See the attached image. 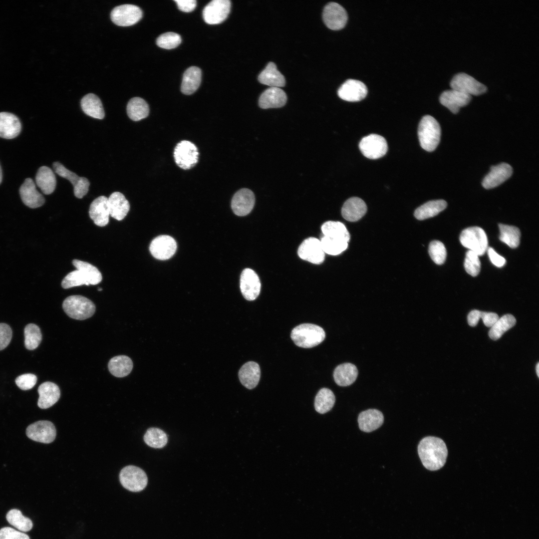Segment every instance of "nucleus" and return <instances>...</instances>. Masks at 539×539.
I'll return each instance as SVG.
<instances>
[{
  "mask_svg": "<svg viewBox=\"0 0 539 539\" xmlns=\"http://www.w3.org/2000/svg\"><path fill=\"white\" fill-rule=\"evenodd\" d=\"M323 20L325 25L332 30H339L345 25L347 14L345 9L339 4L331 2L327 4L323 9Z\"/></svg>",
  "mask_w": 539,
  "mask_h": 539,
  "instance_id": "ddd939ff",
  "label": "nucleus"
},
{
  "mask_svg": "<svg viewBox=\"0 0 539 539\" xmlns=\"http://www.w3.org/2000/svg\"><path fill=\"white\" fill-rule=\"evenodd\" d=\"M84 284L89 285L82 272L78 270L68 273L61 282V286L65 289Z\"/></svg>",
  "mask_w": 539,
  "mask_h": 539,
  "instance_id": "603ef678",
  "label": "nucleus"
},
{
  "mask_svg": "<svg viewBox=\"0 0 539 539\" xmlns=\"http://www.w3.org/2000/svg\"><path fill=\"white\" fill-rule=\"evenodd\" d=\"M119 479L122 486L132 492L142 491L148 483L145 472L141 468L132 465L126 466L121 470Z\"/></svg>",
  "mask_w": 539,
  "mask_h": 539,
  "instance_id": "423d86ee",
  "label": "nucleus"
},
{
  "mask_svg": "<svg viewBox=\"0 0 539 539\" xmlns=\"http://www.w3.org/2000/svg\"><path fill=\"white\" fill-rule=\"evenodd\" d=\"M6 519L11 525L20 531L28 532L32 528V521L23 516L18 510H10L6 514Z\"/></svg>",
  "mask_w": 539,
  "mask_h": 539,
  "instance_id": "49530a36",
  "label": "nucleus"
},
{
  "mask_svg": "<svg viewBox=\"0 0 539 539\" xmlns=\"http://www.w3.org/2000/svg\"><path fill=\"white\" fill-rule=\"evenodd\" d=\"M482 318L484 324L491 327L499 318L498 315L494 312H483L478 310H473L468 314L467 319L469 325L475 326L480 319Z\"/></svg>",
  "mask_w": 539,
  "mask_h": 539,
  "instance_id": "09e8293b",
  "label": "nucleus"
},
{
  "mask_svg": "<svg viewBox=\"0 0 539 539\" xmlns=\"http://www.w3.org/2000/svg\"><path fill=\"white\" fill-rule=\"evenodd\" d=\"M177 250V244L174 238L168 235H161L154 239L149 246L151 255L155 258L166 260L171 258Z\"/></svg>",
  "mask_w": 539,
  "mask_h": 539,
  "instance_id": "2eb2a0df",
  "label": "nucleus"
},
{
  "mask_svg": "<svg viewBox=\"0 0 539 539\" xmlns=\"http://www.w3.org/2000/svg\"><path fill=\"white\" fill-rule=\"evenodd\" d=\"M72 264L77 270L82 272L89 285L97 284L102 280L101 272L96 267L91 264L76 259L72 261Z\"/></svg>",
  "mask_w": 539,
  "mask_h": 539,
  "instance_id": "a19ab883",
  "label": "nucleus"
},
{
  "mask_svg": "<svg viewBox=\"0 0 539 539\" xmlns=\"http://www.w3.org/2000/svg\"><path fill=\"white\" fill-rule=\"evenodd\" d=\"M21 123L14 114L6 112H0V137L12 139L20 132Z\"/></svg>",
  "mask_w": 539,
  "mask_h": 539,
  "instance_id": "a878e982",
  "label": "nucleus"
},
{
  "mask_svg": "<svg viewBox=\"0 0 539 539\" xmlns=\"http://www.w3.org/2000/svg\"><path fill=\"white\" fill-rule=\"evenodd\" d=\"M56 429L53 424L46 420H40L29 425L26 428V436L32 440L50 443L56 437Z\"/></svg>",
  "mask_w": 539,
  "mask_h": 539,
  "instance_id": "f8f14e48",
  "label": "nucleus"
},
{
  "mask_svg": "<svg viewBox=\"0 0 539 539\" xmlns=\"http://www.w3.org/2000/svg\"><path fill=\"white\" fill-rule=\"evenodd\" d=\"M418 135L423 149L428 152L434 151L440 141L441 128L439 123L430 115L424 116L419 124Z\"/></svg>",
  "mask_w": 539,
  "mask_h": 539,
  "instance_id": "7ed1b4c3",
  "label": "nucleus"
},
{
  "mask_svg": "<svg viewBox=\"0 0 539 539\" xmlns=\"http://www.w3.org/2000/svg\"><path fill=\"white\" fill-rule=\"evenodd\" d=\"M464 268L466 272L473 276H477L480 272L481 263L479 256L469 250L466 254Z\"/></svg>",
  "mask_w": 539,
  "mask_h": 539,
  "instance_id": "864d4df0",
  "label": "nucleus"
},
{
  "mask_svg": "<svg viewBox=\"0 0 539 539\" xmlns=\"http://www.w3.org/2000/svg\"><path fill=\"white\" fill-rule=\"evenodd\" d=\"M80 104L86 115L98 119L104 118V110L102 102L97 95L93 93L86 94L82 98Z\"/></svg>",
  "mask_w": 539,
  "mask_h": 539,
  "instance_id": "72a5a7b5",
  "label": "nucleus"
},
{
  "mask_svg": "<svg viewBox=\"0 0 539 539\" xmlns=\"http://www.w3.org/2000/svg\"><path fill=\"white\" fill-rule=\"evenodd\" d=\"M24 345L28 350L36 348L41 342L42 335L39 327L35 324H27L24 330Z\"/></svg>",
  "mask_w": 539,
  "mask_h": 539,
  "instance_id": "de8ad7c7",
  "label": "nucleus"
},
{
  "mask_svg": "<svg viewBox=\"0 0 539 539\" xmlns=\"http://www.w3.org/2000/svg\"><path fill=\"white\" fill-rule=\"evenodd\" d=\"M240 382L245 387L252 389L259 383L261 370L259 364L254 361H249L244 364L239 371Z\"/></svg>",
  "mask_w": 539,
  "mask_h": 539,
  "instance_id": "c756f323",
  "label": "nucleus"
},
{
  "mask_svg": "<svg viewBox=\"0 0 539 539\" xmlns=\"http://www.w3.org/2000/svg\"><path fill=\"white\" fill-rule=\"evenodd\" d=\"M460 241L464 247L479 256L484 255L488 248L487 235L483 229L479 227H469L464 230L460 234Z\"/></svg>",
  "mask_w": 539,
  "mask_h": 539,
  "instance_id": "39448f33",
  "label": "nucleus"
},
{
  "mask_svg": "<svg viewBox=\"0 0 539 539\" xmlns=\"http://www.w3.org/2000/svg\"><path fill=\"white\" fill-rule=\"evenodd\" d=\"M201 69L196 66L189 67L184 72L181 86L182 92L190 95L199 88L201 81Z\"/></svg>",
  "mask_w": 539,
  "mask_h": 539,
  "instance_id": "473e14b6",
  "label": "nucleus"
},
{
  "mask_svg": "<svg viewBox=\"0 0 539 539\" xmlns=\"http://www.w3.org/2000/svg\"><path fill=\"white\" fill-rule=\"evenodd\" d=\"M367 206L364 201L358 197H351L347 200L341 209L342 217L349 222L360 220L366 213Z\"/></svg>",
  "mask_w": 539,
  "mask_h": 539,
  "instance_id": "cd10ccee",
  "label": "nucleus"
},
{
  "mask_svg": "<svg viewBox=\"0 0 539 539\" xmlns=\"http://www.w3.org/2000/svg\"><path fill=\"white\" fill-rule=\"evenodd\" d=\"M261 288L260 278L253 270L244 269L240 277V289L242 295L248 300H254L259 296Z\"/></svg>",
  "mask_w": 539,
  "mask_h": 539,
  "instance_id": "f3484780",
  "label": "nucleus"
},
{
  "mask_svg": "<svg viewBox=\"0 0 539 539\" xmlns=\"http://www.w3.org/2000/svg\"><path fill=\"white\" fill-rule=\"evenodd\" d=\"M255 203V197L253 192L250 189L243 188L234 194L231 202V207L236 215L244 216L252 211Z\"/></svg>",
  "mask_w": 539,
  "mask_h": 539,
  "instance_id": "6ab92c4d",
  "label": "nucleus"
},
{
  "mask_svg": "<svg viewBox=\"0 0 539 539\" xmlns=\"http://www.w3.org/2000/svg\"><path fill=\"white\" fill-rule=\"evenodd\" d=\"M231 7V2L229 0H213L210 1L203 11L204 21L209 24H217L223 22L227 18Z\"/></svg>",
  "mask_w": 539,
  "mask_h": 539,
  "instance_id": "9d476101",
  "label": "nucleus"
},
{
  "mask_svg": "<svg viewBox=\"0 0 539 539\" xmlns=\"http://www.w3.org/2000/svg\"><path fill=\"white\" fill-rule=\"evenodd\" d=\"M259 82L271 87H281L285 85L284 76L277 69L276 65L269 62L258 77Z\"/></svg>",
  "mask_w": 539,
  "mask_h": 539,
  "instance_id": "2f4dec72",
  "label": "nucleus"
},
{
  "mask_svg": "<svg viewBox=\"0 0 539 539\" xmlns=\"http://www.w3.org/2000/svg\"><path fill=\"white\" fill-rule=\"evenodd\" d=\"M382 413L375 409H369L361 412L358 417L360 429L365 432H371L379 428L383 423Z\"/></svg>",
  "mask_w": 539,
  "mask_h": 539,
  "instance_id": "bb28decb",
  "label": "nucleus"
},
{
  "mask_svg": "<svg viewBox=\"0 0 539 539\" xmlns=\"http://www.w3.org/2000/svg\"><path fill=\"white\" fill-rule=\"evenodd\" d=\"M37 381L36 376L31 373H27L18 376L15 379L16 385L21 390H27L31 389Z\"/></svg>",
  "mask_w": 539,
  "mask_h": 539,
  "instance_id": "5fc2aeb1",
  "label": "nucleus"
},
{
  "mask_svg": "<svg viewBox=\"0 0 539 539\" xmlns=\"http://www.w3.org/2000/svg\"><path fill=\"white\" fill-rule=\"evenodd\" d=\"M447 202L443 200L429 201L418 207L414 212L415 217L423 220L434 217L447 207Z\"/></svg>",
  "mask_w": 539,
  "mask_h": 539,
  "instance_id": "e433bc0d",
  "label": "nucleus"
},
{
  "mask_svg": "<svg viewBox=\"0 0 539 539\" xmlns=\"http://www.w3.org/2000/svg\"><path fill=\"white\" fill-rule=\"evenodd\" d=\"M358 374V369L355 365L350 363H344L335 368L333 378L338 385L347 386L355 382Z\"/></svg>",
  "mask_w": 539,
  "mask_h": 539,
  "instance_id": "7c9ffc66",
  "label": "nucleus"
},
{
  "mask_svg": "<svg viewBox=\"0 0 539 539\" xmlns=\"http://www.w3.org/2000/svg\"><path fill=\"white\" fill-rule=\"evenodd\" d=\"M516 323V319L513 315L507 314L502 316L491 327L488 333L490 338L494 340L499 339Z\"/></svg>",
  "mask_w": 539,
  "mask_h": 539,
  "instance_id": "79ce46f5",
  "label": "nucleus"
},
{
  "mask_svg": "<svg viewBox=\"0 0 539 539\" xmlns=\"http://www.w3.org/2000/svg\"><path fill=\"white\" fill-rule=\"evenodd\" d=\"M452 89L468 94L479 95L485 93L487 87L470 75L459 73L452 78L450 82Z\"/></svg>",
  "mask_w": 539,
  "mask_h": 539,
  "instance_id": "9b49d317",
  "label": "nucleus"
},
{
  "mask_svg": "<svg viewBox=\"0 0 539 539\" xmlns=\"http://www.w3.org/2000/svg\"><path fill=\"white\" fill-rule=\"evenodd\" d=\"M290 336L296 345L308 348L321 343L325 337V333L323 329L318 325L303 323L292 330Z\"/></svg>",
  "mask_w": 539,
  "mask_h": 539,
  "instance_id": "f03ea898",
  "label": "nucleus"
},
{
  "mask_svg": "<svg viewBox=\"0 0 539 539\" xmlns=\"http://www.w3.org/2000/svg\"><path fill=\"white\" fill-rule=\"evenodd\" d=\"M178 8L184 12H191L195 9L197 5L195 0H174Z\"/></svg>",
  "mask_w": 539,
  "mask_h": 539,
  "instance_id": "bf43d9fd",
  "label": "nucleus"
},
{
  "mask_svg": "<svg viewBox=\"0 0 539 539\" xmlns=\"http://www.w3.org/2000/svg\"><path fill=\"white\" fill-rule=\"evenodd\" d=\"M320 241L324 252L332 256L339 255L348 247V242L346 241L324 236H322Z\"/></svg>",
  "mask_w": 539,
  "mask_h": 539,
  "instance_id": "c03bdc74",
  "label": "nucleus"
},
{
  "mask_svg": "<svg viewBox=\"0 0 539 539\" xmlns=\"http://www.w3.org/2000/svg\"><path fill=\"white\" fill-rule=\"evenodd\" d=\"M53 167L56 174L71 182L73 186L74 194L76 197L81 199L87 194L90 185V183L87 178L79 177L58 162H54Z\"/></svg>",
  "mask_w": 539,
  "mask_h": 539,
  "instance_id": "dca6fc26",
  "label": "nucleus"
},
{
  "mask_svg": "<svg viewBox=\"0 0 539 539\" xmlns=\"http://www.w3.org/2000/svg\"><path fill=\"white\" fill-rule=\"evenodd\" d=\"M109 214L114 219L121 221L130 210V204L124 195L119 192L112 193L108 198Z\"/></svg>",
  "mask_w": 539,
  "mask_h": 539,
  "instance_id": "c85d7f7f",
  "label": "nucleus"
},
{
  "mask_svg": "<svg viewBox=\"0 0 539 539\" xmlns=\"http://www.w3.org/2000/svg\"><path fill=\"white\" fill-rule=\"evenodd\" d=\"M487 252L491 262L495 266L501 268L505 265V259L498 254L492 248L488 247Z\"/></svg>",
  "mask_w": 539,
  "mask_h": 539,
  "instance_id": "13d9d810",
  "label": "nucleus"
},
{
  "mask_svg": "<svg viewBox=\"0 0 539 539\" xmlns=\"http://www.w3.org/2000/svg\"><path fill=\"white\" fill-rule=\"evenodd\" d=\"M286 100V93L282 89L278 87H270L261 94L259 104L263 109L278 108L284 105Z\"/></svg>",
  "mask_w": 539,
  "mask_h": 539,
  "instance_id": "393cba45",
  "label": "nucleus"
},
{
  "mask_svg": "<svg viewBox=\"0 0 539 539\" xmlns=\"http://www.w3.org/2000/svg\"><path fill=\"white\" fill-rule=\"evenodd\" d=\"M536 370L537 376L539 377V363L538 362L536 366Z\"/></svg>",
  "mask_w": 539,
  "mask_h": 539,
  "instance_id": "052dcab7",
  "label": "nucleus"
},
{
  "mask_svg": "<svg viewBox=\"0 0 539 539\" xmlns=\"http://www.w3.org/2000/svg\"><path fill=\"white\" fill-rule=\"evenodd\" d=\"M19 194L23 203L30 208H38L43 205L45 200L36 190L33 181L27 178L19 188Z\"/></svg>",
  "mask_w": 539,
  "mask_h": 539,
  "instance_id": "4be33fe9",
  "label": "nucleus"
},
{
  "mask_svg": "<svg viewBox=\"0 0 539 539\" xmlns=\"http://www.w3.org/2000/svg\"><path fill=\"white\" fill-rule=\"evenodd\" d=\"M2 171H1V167H0V183L1 182V181H2Z\"/></svg>",
  "mask_w": 539,
  "mask_h": 539,
  "instance_id": "680f3d73",
  "label": "nucleus"
},
{
  "mask_svg": "<svg viewBox=\"0 0 539 539\" xmlns=\"http://www.w3.org/2000/svg\"><path fill=\"white\" fill-rule=\"evenodd\" d=\"M12 330L6 323H0V350L4 349L10 342Z\"/></svg>",
  "mask_w": 539,
  "mask_h": 539,
  "instance_id": "6e6d98bb",
  "label": "nucleus"
},
{
  "mask_svg": "<svg viewBox=\"0 0 539 539\" xmlns=\"http://www.w3.org/2000/svg\"><path fill=\"white\" fill-rule=\"evenodd\" d=\"M108 369L110 372L117 377H123L128 375L133 368V362L126 355H119L112 358L109 361Z\"/></svg>",
  "mask_w": 539,
  "mask_h": 539,
  "instance_id": "c9c22d12",
  "label": "nucleus"
},
{
  "mask_svg": "<svg viewBox=\"0 0 539 539\" xmlns=\"http://www.w3.org/2000/svg\"><path fill=\"white\" fill-rule=\"evenodd\" d=\"M500 240L511 248H516L520 244L521 233L516 227L500 224Z\"/></svg>",
  "mask_w": 539,
  "mask_h": 539,
  "instance_id": "37998d69",
  "label": "nucleus"
},
{
  "mask_svg": "<svg viewBox=\"0 0 539 539\" xmlns=\"http://www.w3.org/2000/svg\"><path fill=\"white\" fill-rule=\"evenodd\" d=\"M98 290L99 291H101V290H102V289L101 288H98Z\"/></svg>",
  "mask_w": 539,
  "mask_h": 539,
  "instance_id": "e2e57ef3",
  "label": "nucleus"
},
{
  "mask_svg": "<svg viewBox=\"0 0 539 539\" xmlns=\"http://www.w3.org/2000/svg\"><path fill=\"white\" fill-rule=\"evenodd\" d=\"M149 113L147 103L140 97L131 98L127 105V113L128 117L134 121H138L147 117Z\"/></svg>",
  "mask_w": 539,
  "mask_h": 539,
  "instance_id": "4c0bfd02",
  "label": "nucleus"
},
{
  "mask_svg": "<svg viewBox=\"0 0 539 539\" xmlns=\"http://www.w3.org/2000/svg\"><path fill=\"white\" fill-rule=\"evenodd\" d=\"M472 98L471 95L461 91L451 89L443 91L439 100L440 103L448 108L453 113H457L460 107L469 104Z\"/></svg>",
  "mask_w": 539,
  "mask_h": 539,
  "instance_id": "412c9836",
  "label": "nucleus"
},
{
  "mask_svg": "<svg viewBox=\"0 0 539 539\" xmlns=\"http://www.w3.org/2000/svg\"><path fill=\"white\" fill-rule=\"evenodd\" d=\"M144 441L149 446L154 448H162L168 442L166 434L157 428H150L144 436Z\"/></svg>",
  "mask_w": 539,
  "mask_h": 539,
  "instance_id": "a18cd8bd",
  "label": "nucleus"
},
{
  "mask_svg": "<svg viewBox=\"0 0 539 539\" xmlns=\"http://www.w3.org/2000/svg\"><path fill=\"white\" fill-rule=\"evenodd\" d=\"M297 254L301 259L314 264H320L324 260L325 253L320 241L313 237L307 238L302 242Z\"/></svg>",
  "mask_w": 539,
  "mask_h": 539,
  "instance_id": "4468645a",
  "label": "nucleus"
},
{
  "mask_svg": "<svg viewBox=\"0 0 539 539\" xmlns=\"http://www.w3.org/2000/svg\"><path fill=\"white\" fill-rule=\"evenodd\" d=\"M39 398L38 406L41 409H47L53 405L60 398V392L58 386L51 382L42 383L38 388Z\"/></svg>",
  "mask_w": 539,
  "mask_h": 539,
  "instance_id": "b1692460",
  "label": "nucleus"
},
{
  "mask_svg": "<svg viewBox=\"0 0 539 539\" xmlns=\"http://www.w3.org/2000/svg\"><path fill=\"white\" fill-rule=\"evenodd\" d=\"M181 42L180 35L173 32L163 33L156 40V44L159 47L166 49L176 48Z\"/></svg>",
  "mask_w": 539,
  "mask_h": 539,
  "instance_id": "3c124183",
  "label": "nucleus"
},
{
  "mask_svg": "<svg viewBox=\"0 0 539 539\" xmlns=\"http://www.w3.org/2000/svg\"><path fill=\"white\" fill-rule=\"evenodd\" d=\"M418 452L423 465L430 471L438 470L443 467L448 455L445 442L434 436L422 439L418 445Z\"/></svg>",
  "mask_w": 539,
  "mask_h": 539,
  "instance_id": "f257e3e1",
  "label": "nucleus"
},
{
  "mask_svg": "<svg viewBox=\"0 0 539 539\" xmlns=\"http://www.w3.org/2000/svg\"><path fill=\"white\" fill-rule=\"evenodd\" d=\"M323 236L349 242L350 235L345 225L336 221H329L323 224L321 227Z\"/></svg>",
  "mask_w": 539,
  "mask_h": 539,
  "instance_id": "58836bf2",
  "label": "nucleus"
},
{
  "mask_svg": "<svg viewBox=\"0 0 539 539\" xmlns=\"http://www.w3.org/2000/svg\"><path fill=\"white\" fill-rule=\"evenodd\" d=\"M62 307L68 316L77 320L88 318L95 311L93 302L79 295H70L66 298L63 302Z\"/></svg>",
  "mask_w": 539,
  "mask_h": 539,
  "instance_id": "20e7f679",
  "label": "nucleus"
},
{
  "mask_svg": "<svg viewBox=\"0 0 539 539\" xmlns=\"http://www.w3.org/2000/svg\"><path fill=\"white\" fill-rule=\"evenodd\" d=\"M359 147L362 154L370 159L383 157L388 150L385 139L376 134H371L363 137L359 142Z\"/></svg>",
  "mask_w": 539,
  "mask_h": 539,
  "instance_id": "0eeeda50",
  "label": "nucleus"
},
{
  "mask_svg": "<svg viewBox=\"0 0 539 539\" xmlns=\"http://www.w3.org/2000/svg\"><path fill=\"white\" fill-rule=\"evenodd\" d=\"M111 19L116 25L127 26L138 22L142 18L141 8L133 4H125L114 7L111 12Z\"/></svg>",
  "mask_w": 539,
  "mask_h": 539,
  "instance_id": "1a4fd4ad",
  "label": "nucleus"
},
{
  "mask_svg": "<svg viewBox=\"0 0 539 539\" xmlns=\"http://www.w3.org/2000/svg\"><path fill=\"white\" fill-rule=\"evenodd\" d=\"M198 156L197 147L187 140H183L178 143L174 151L176 163L185 170L191 169L197 163Z\"/></svg>",
  "mask_w": 539,
  "mask_h": 539,
  "instance_id": "6e6552de",
  "label": "nucleus"
},
{
  "mask_svg": "<svg viewBox=\"0 0 539 539\" xmlns=\"http://www.w3.org/2000/svg\"><path fill=\"white\" fill-rule=\"evenodd\" d=\"M337 94L342 99L356 102L364 99L367 94L366 85L361 81L355 79H348L339 88Z\"/></svg>",
  "mask_w": 539,
  "mask_h": 539,
  "instance_id": "a211bd4d",
  "label": "nucleus"
},
{
  "mask_svg": "<svg viewBox=\"0 0 539 539\" xmlns=\"http://www.w3.org/2000/svg\"><path fill=\"white\" fill-rule=\"evenodd\" d=\"M35 181L38 187L46 195L51 194L55 189V176L52 170L48 167L42 166L38 169L35 176Z\"/></svg>",
  "mask_w": 539,
  "mask_h": 539,
  "instance_id": "f704fd0d",
  "label": "nucleus"
},
{
  "mask_svg": "<svg viewBox=\"0 0 539 539\" xmlns=\"http://www.w3.org/2000/svg\"><path fill=\"white\" fill-rule=\"evenodd\" d=\"M513 168L506 163L492 166L490 172L485 177L482 186L486 189L495 188L508 179L512 175Z\"/></svg>",
  "mask_w": 539,
  "mask_h": 539,
  "instance_id": "aec40b11",
  "label": "nucleus"
},
{
  "mask_svg": "<svg viewBox=\"0 0 539 539\" xmlns=\"http://www.w3.org/2000/svg\"><path fill=\"white\" fill-rule=\"evenodd\" d=\"M428 252L433 261L437 265L444 263L447 251L444 245L439 241L431 242L429 246Z\"/></svg>",
  "mask_w": 539,
  "mask_h": 539,
  "instance_id": "8fccbe9b",
  "label": "nucleus"
},
{
  "mask_svg": "<svg viewBox=\"0 0 539 539\" xmlns=\"http://www.w3.org/2000/svg\"><path fill=\"white\" fill-rule=\"evenodd\" d=\"M0 539H30L29 537L21 532L10 527H4L0 530Z\"/></svg>",
  "mask_w": 539,
  "mask_h": 539,
  "instance_id": "4d7b16f0",
  "label": "nucleus"
},
{
  "mask_svg": "<svg viewBox=\"0 0 539 539\" xmlns=\"http://www.w3.org/2000/svg\"><path fill=\"white\" fill-rule=\"evenodd\" d=\"M89 214L96 225L100 227L107 225L110 216L108 198L101 196L94 200L90 204Z\"/></svg>",
  "mask_w": 539,
  "mask_h": 539,
  "instance_id": "5701e85b",
  "label": "nucleus"
},
{
  "mask_svg": "<svg viewBox=\"0 0 539 539\" xmlns=\"http://www.w3.org/2000/svg\"><path fill=\"white\" fill-rule=\"evenodd\" d=\"M335 397L333 392L326 388H321L314 400V408L318 413L324 414L330 410L334 405Z\"/></svg>",
  "mask_w": 539,
  "mask_h": 539,
  "instance_id": "ea45409f",
  "label": "nucleus"
}]
</instances>
